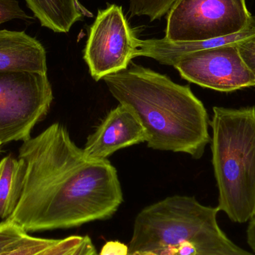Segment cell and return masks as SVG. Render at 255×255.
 <instances>
[{"mask_svg": "<svg viewBox=\"0 0 255 255\" xmlns=\"http://www.w3.org/2000/svg\"><path fill=\"white\" fill-rule=\"evenodd\" d=\"M58 241L59 239L35 238L28 235L16 247L0 255H40Z\"/></svg>", "mask_w": 255, "mask_h": 255, "instance_id": "obj_15", "label": "cell"}, {"mask_svg": "<svg viewBox=\"0 0 255 255\" xmlns=\"http://www.w3.org/2000/svg\"><path fill=\"white\" fill-rule=\"evenodd\" d=\"M42 26L57 33H67L74 23L92 13L79 0H25Z\"/></svg>", "mask_w": 255, "mask_h": 255, "instance_id": "obj_12", "label": "cell"}, {"mask_svg": "<svg viewBox=\"0 0 255 255\" xmlns=\"http://www.w3.org/2000/svg\"><path fill=\"white\" fill-rule=\"evenodd\" d=\"M25 165L22 159L10 155L0 161V220L8 219L20 199L25 181Z\"/></svg>", "mask_w": 255, "mask_h": 255, "instance_id": "obj_13", "label": "cell"}, {"mask_svg": "<svg viewBox=\"0 0 255 255\" xmlns=\"http://www.w3.org/2000/svg\"><path fill=\"white\" fill-rule=\"evenodd\" d=\"M18 157L25 165L23 190L7 220L27 233L108 220L124 202L116 168L88 159L58 123L22 142Z\"/></svg>", "mask_w": 255, "mask_h": 255, "instance_id": "obj_1", "label": "cell"}, {"mask_svg": "<svg viewBox=\"0 0 255 255\" xmlns=\"http://www.w3.org/2000/svg\"><path fill=\"white\" fill-rule=\"evenodd\" d=\"M209 125L211 151L219 191V211L232 221L255 217V106L214 107Z\"/></svg>", "mask_w": 255, "mask_h": 255, "instance_id": "obj_4", "label": "cell"}, {"mask_svg": "<svg viewBox=\"0 0 255 255\" xmlns=\"http://www.w3.org/2000/svg\"><path fill=\"white\" fill-rule=\"evenodd\" d=\"M28 233L10 220L0 223V254L16 247Z\"/></svg>", "mask_w": 255, "mask_h": 255, "instance_id": "obj_16", "label": "cell"}, {"mask_svg": "<svg viewBox=\"0 0 255 255\" xmlns=\"http://www.w3.org/2000/svg\"><path fill=\"white\" fill-rule=\"evenodd\" d=\"M238 48L244 63L255 79V39L238 45Z\"/></svg>", "mask_w": 255, "mask_h": 255, "instance_id": "obj_19", "label": "cell"}, {"mask_svg": "<svg viewBox=\"0 0 255 255\" xmlns=\"http://www.w3.org/2000/svg\"><path fill=\"white\" fill-rule=\"evenodd\" d=\"M137 42L122 7L111 4L99 10L90 29L84 53L94 80H101L127 69L130 61L136 58Z\"/></svg>", "mask_w": 255, "mask_h": 255, "instance_id": "obj_7", "label": "cell"}, {"mask_svg": "<svg viewBox=\"0 0 255 255\" xmlns=\"http://www.w3.org/2000/svg\"><path fill=\"white\" fill-rule=\"evenodd\" d=\"M3 144L1 143V141H0V153H1V145H2Z\"/></svg>", "mask_w": 255, "mask_h": 255, "instance_id": "obj_23", "label": "cell"}, {"mask_svg": "<svg viewBox=\"0 0 255 255\" xmlns=\"http://www.w3.org/2000/svg\"><path fill=\"white\" fill-rule=\"evenodd\" d=\"M247 242L255 255V217L250 220L247 229Z\"/></svg>", "mask_w": 255, "mask_h": 255, "instance_id": "obj_22", "label": "cell"}, {"mask_svg": "<svg viewBox=\"0 0 255 255\" xmlns=\"http://www.w3.org/2000/svg\"><path fill=\"white\" fill-rule=\"evenodd\" d=\"M174 67L185 80L219 92L255 86L254 76L244 63L238 45L189 54L180 58Z\"/></svg>", "mask_w": 255, "mask_h": 255, "instance_id": "obj_8", "label": "cell"}, {"mask_svg": "<svg viewBox=\"0 0 255 255\" xmlns=\"http://www.w3.org/2000/svg\"><path fill=\"white\" fill-rule=\"evenodd\" d=\"M103 80L120 104L137 118L149 148L202 157L211 140L210 121L190 87L136 64Z\"/></svg>", "mask_w": 255, "mask_h": 255, "instance_id": "obj_2", "label": "cell"}, {"mask_svg": "<svg viewBox=\"0 0 255 255\" xmlns=\"http://www.w3.org/2000/svg\"><path fill=\"white\" fill-rule=\"evenodd\" d=\"M72 255H98L92 241L88 236H85L82 244Z\"/></svg>", "mask_w": 255, "mask_h": 255, "instance_id": "obj_21", "label": "cell"}, {"mask_svg": "<svg viewBox=\"0 0 255 255\" xmlns=\"http://www.w3.org/2000/svg\"><path fill=\"white\" fill-rule=\"evenodd\" d=\"M54 96L47 74L0 71V141H25L47 116Z\"/></svg>", "mask_w": 255, "mask_h": 255, "instance_id": "obj_5", "label": "cell"}, {"mask_svg": "<svg viewBox=\"0 0 255 255\" xmlns=\"http://www.w3.org/2000/svg\"><path fill=\"white\" fill-rule=\"evenodd\" d=\"M178 0H130L132 16H146L150 20L159 19L167 13Z\"/></svg>", "mask_w": 255, "mask_h": 255, "instance_id": "obj_14", "label": "cell"}, {"mask_svg": "<svg viewBox=\"0 0 255 255\" xmlns=\"http://www.w3.org/2000/svg\"><path fill=\"white\" fill-rule=\"evenodd\" d=\"M30 19L31 17L21 8L17 0H0V25L13 19Z\"/></svg>", "mask_w": 255, "mask_h": 255, "instance_id": "obj_17", "label": "cell"}, {"mask_svg": "<svg viewBox=\"0 0 255 255\" xmlns=\"http://www.w3.org/2000/svg\"><path fill=\"white\" fill-rule=\"evenodd\" d=\"M254 16L246 0H178L168 12L165 38L202 41L236 34Z\"/></svg>", "mask_w": 255, "mask_h": 255, "instance_id": "obj_6", "label": "cell"}, {"mask_svg": "<svg viewBox=\"0 0 255 255\" xmlns=\"http://www.w3.org/2000/svg\"><path fill=\"white\" fill-rule=\"evenodd\" d=\"M146 140V133L137 118L120 104L88 136L83 151L90 160H106L121 148Z\"/></svg>", "mask_w": 255, "mask_h": 255, "instance_id": "obj_9", "label": "cell"}, {"mask_svg": "<svg viewBox=\"0 0 255 255\" xmlns=\"http://www.w3.org/2000/svg\"><path fill=\"white\" fill-rule=\"evenodd\" d=\"M0 71L47 74L44 46L25 31L0 30Z\"/></svg>", "mask_w": 255, "mask_h": 255, "instance_id": "obj_11", "label": "cell"}, {"mask_svg": "<svg viewBox=\"0 0 255 255\" xmlns=\"http://www.w3.org/2000/svg\"><path fill=\"white\" fill-rule=\"evenodd\" d=\"M219 212L180 195L148 205L135 218L128 255H255L225 235Z\"/></svg>", "mask_w": 255, "mask_h": 255, "instance_id": "obj_3", "label": "cell"}, {"mask_svg": "<svg viewBox=\"0 0 255 255\" xmlns=\"http://www.w3.org/2000/svg\"><path fill=\"white\" fill-rule=\"evenodd\" d=\"M99 255H128V247L119 241L106 243Z\"/></svg>", "mask_w": 255, "mask_h": 255, "instance_id": "obj_20", "label": "cell"}, {"mask_svg": "<svg viewBox=\"0 0 255 255\" xmlns=\"http://www.w3.org/2000/svg\"><path fill=\"white\" fill-rule=\"evenodd\" d=\"M85 237L70 236L59 241L40 255H72L82 244Z\"/></svg>", "mask_w": 255, "mask_h": 255, "instance_id": "obj_18", "label": "cell"}, {"mask_svg": "<svg viewBox=\"0 0 255 255\" xmlns=\"http://www.w3.org/2000/svg\"><path fill=\"white\" fill-rule=\"evenodd\" d=\"M255 39V16L247 28L236 34L202 41H171L167 39H138L136 57L153 58L164 65L174 67L177 61L189 54L228 45H239Z\"/></svg>", "mask_w": 255, "mask_h": 255, "instance_id": "obj_10", "label": "cell"}]
</instances>
